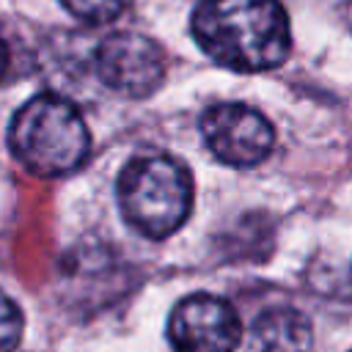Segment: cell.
I'll use <instances>...</instances> for the list:
<instances>
[{
    "label": "cell",
    "mask_w": 352,
    "mask_h": 352,
    "mask_svg": "<svg viewBox=\"0 0 352 352\" xmlns=\"http://www.w3.org/2000/svg\"><path fill=\"white\" fill-rule=\"evenodd\" d=\"M201 50L234 72H267L289 55V16L280 0H201L192 11Z\"/></svg>",
    "instance_id": "cell-1"
},
{
    "label": "cell",
    "mask_w": 352,
    "mask_h": 352,
    "mask_svg": "<svg viewBox=\"0 0 352 352\" xmlns=\"http://www.w3.org/2000/svg\"><path fill=\"white\" fill-rule=\"evenodd\" d=\"M8 143L30 173L47 179L77 170L91 148L80 110L55 94H38L14 113Z\"/></svg>",
    "instance_id": "cell-2"
},
{
    "label": "cell",
    "mask_w": 352,
    "mask_h": 352,
    "mask_svg": "<svg viewBox=\"0 0 352 352\" xmlns=\"http://www.w3.org/2000/svg\"><path fill=\"white\" fill-rule=\"evenodd\" d=\"M192 176L168 154H143L118 176V206L124 220L146 239L176 234L192 209Z\"/></svg>",
    "instance_id": "cell-3"
},
{
    "label": "cell",
    "mask_w": 352,
    "mask_h": 352,
    "mask_svg": "<svg viewBox=\"0 0 352 352\" xmlns=\"http://www.w3.org/2000/svg\"><path fill=\"white\" fill-rule=\"evenodd\" d=\"M201 135L209 151L231 168L258 165L275 146L272 124L258 110L236 102L212 104L201 116Z\"/></svg>",
    "instance_id": "cell-4"
},
{
    "label": "cell",
    "mask_w": 352,
    "mask_h": 352,
    "mask_svg": "<svg viewBox=\"0 0 352 352\" xmlns=\"http://www.w3.org/2000/svg\"><path fill=\"white\" fill-rule=\"evenodd\" d=\"M242 322L234 305L214 294H190L176 302L168 319L173 352H234Z\"/></svg>",
    "instance_id": "cell-5"
},
{
    "label": "cell",
    "mask_w": 352,
    "mask_h": 352,
    "mask_svg": "<svg viewBox=\"0 0 352 352\" xmlns=\"http://www.w3.org/2000/svg\"><path fill=\"white\" fill-rule=\"evenodd\" d=\"M96 74L99 80L129 99H143L154 94L165 77L162 50L140 33H113L96 47Z\"/></svg>",
    "instance_id": "cell-6"
},
{
    "label": "cell",
    "mask_w": 352,
    "mask_h": 352,
    "mask_svg": "<svg viewBox=\"0 0 352 352\" xmlns=\"http://www.w3.org/2000/svg\"><path fill=\"white\" fill-rule=\"evenodd\" d=\"M311 341V322L297 308H270L253 322L256 352H308Z\"/></svg>",
    "instance_id": "cell-7"
},
{
    "label": "cell",
    "mask_w": 352,
    "mask_h": 352,
    "mask_svg": "<svg viewBox=\"0 0 352 352\" xmlns=\"http://www.w3.org/2000/svg\"><path fill=\"white\" fill-rule=\"evenodd\" d=\"M66 11H72L77 19L91 25H104L118 19L132 0H60Z\"/></svg>",
    "instance_id": "cell-8"
},
{
    "label": "cell",
    "mask_w": 352,
    "mask_h": 352,
    "mask_svg": "<svg viewBox=\"0 0 352 352\" xmlns=\"http://www.w3.org/2000/svg\"><path fill=\"white\" fill-rule=\"evenodd\" d=\"M19 330H22V316H19L16 305H14V300L6 297V308H3V349L6 352H14Z\"/></svg>",
    "instance_id": "cell-9"
}]
</instances>
